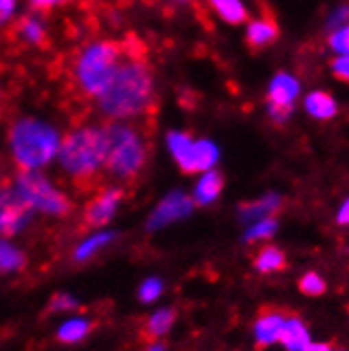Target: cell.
Instances as JSON below:
<instances>
[{
    "label": "cell",
    "instance_id": "3957f363",
    "mask_svg": "<svg viewBox=\"0 0 349 351\" xmlns=\"http://www.w3.org/2000/svg\"><path fill=\"white\" fill-rule=\"evenodd\" d=\"M132 45L117 40H93L79 49L72 62V81L83 97L97 99L106 91Z\"/></svg>",
    "mask_w": 349,
    "mask_h": 351
},
{
    "label": "cell",
    "instance_id": "cb8c5ba5",
    "mask_svg": "<svg viewBox=\"0 0 349 351\" xmlns=\"http://www.w3.org/2000/svg\"><path fill=\"white\" fill-rule=\"evenodd\" d=\"M110 239H112V233H97V235L89 237L85 243L79 245V250H77V254H74V258H77V261H87L91 254H95L97 250L102 247V245H106Z\"/></svg>",
    "mask_w": 349,
    "mask_h": 351
},
{
    "label": "cell",
    "instance_id": "6da1fadb",
    "mask_svg": "<svg viewBox=\"0 0 349 351\" xmlns=\"http://www.w3.org/2000/svg\"><path fill=\"white\" fill-rule=\"evenodd\" d=\"M155 104V77L148 62L130 49L106 91L97 97V110L117 123L138 119Z\"/></svg>",
    "mask_w": 349,
    "mask_h": 351
},
{
    "label": "cell",
    "instance_id": "74e56055",
    "mask_svg": "<svg viewBox=\"0 0 349 351\" xmlns=\"http://www.w3.org/2000/svg\"><path fill=\"white\" fill-rule=\"evenodd\" d=\"M178 3H184V0H178Z\"/></svg>",
    "mask_w": 349,
    "mask_h": 351
},
{
    "label": "cell",
    "instance_id": "4fadbf2b",
    "mask_svg": "<svg viewBox=\"0 0 349 351\" xmlns=\"http://www.w3.org/2000/svg\"><path fill=\"white\" fill-rule=\"evenodd\" d=\"M280 36V28L276 19L271 17H258L254 21L248 23V30H245V43L250 49L258 51V49H265L269 45H273Z\"/></svg>",
    "mask_w": 349,
    "mask_h": 351
},
{
    "label": "cell",
    "instance_id": "44dd1931",
    "mask_svg": "<svg viewBox=\"0 0 349 351\" xmlns=\"http://www.w3.org/2000/svg\"><path fill=\"white\" fill-rule=\"evenodd\" d=\"M254 267L261 273H276V271H282L286 267V256H284L282 250L273 247V245H267V247H263L261 252L256 254Z\"/></svg>",
    "mask_w": 349,
    "mask_h": 351
},
{
    "label": "cell",
    "instance_id": "ac0fdd59",
    "mask_svg": "<svg viewBox=\"0 0 349 351\" xmlns=\"http://www.w3.org/2000/svg\"><path fill=\"white\" fill-rule=\"evenodd\" d=\"M280 343H284L286 349L290 351H301L305 345H309V332L303 326V322L296 317L286 319L284 328L280 332Z\"/></svg>",
    "mask_w": 349,
    "mask_h": 351
},
{
    "label": "cell",
    "instance_id": "7c38bea8",
    "mask_svg": "<svg viewBox=\"0 0 349 351\" xmlns=\"http://www.w3.org/2000/svg\"><path fill=\"white\" fill-rule=\"evenodd\" d=\"M13 36L19 38L21 43H26L28 47H45L49 38L45 21L36 13L21 15L13 23Z\"/></svg>",
    "mask_w": 349,
    "mask_h": 351
},
{
    "label": "cell",
    "instance_id": "8fae6325",
    "mask_svg": "<svg viewBox=\"0 0 349 351\" xmlns=\"http://www.w3.org/2000/svg\"><path fill=\"white\" fill-rule=\"evenodd\" d=\"M123 199V191L112 186V189H104L99 191L91 202L87 204L85 212H83V227L85 229H99L115 216L119 204Z\"/></svg>",
    "mask_w": 349,
    "mask_h": 351
},
{
    "label": "cell",
    "instance_id": "d6a6232c",
    "mask_svg": "<svg viewBox=\"0 0 349 351\" xmlns=\"http://www.w3.org/2000/svg\"><path fill=\"white\" fill-rule=\"evenodd\" d=\"M15 11H17V0H0V28L11 23Z\"/></svg>",
    "mask_w": 349,
    "mask_h": 351
},
{
    "label": "cell",
    "instance_id": "e575fe53",
    "mask_svg": "<svg viewBox=\"0 0 349 351\" xmlns=\"http://www.w3.org/2000/svg\"><path fill=\"white\" fill-rule=\"evenodd\" d=\"M339 222H341V224H349V199L343 204V208H341V212H339Z\"/></svg>",
    "mask_w": 349,
    "mask_h": 351
},
{
    "label": "cell",
    "instance_id": "52a82bcc",
    "mask_svg": "<svg viewBox=\"0 0 349 351\" xmlns=\"http://www.w3.org/2000/svg\"><path fill=\"white\" fill-rule=\"evenodd\" d=\"M169 153L180 165L184 173H199L214 169L218 163V146L210 140H193L186 132H169L167 134Z\"/></svg>",
    "mask_w": 349,
    "mask_h": 351
},
{
    "label": "cell",
    "instance_id": "7402d4cb",
    "mask_svg": "<svg viewBox=\"0 0 349 351\" xmlns=\"http://www.w3.org/2000/svg\"><path fill=\"white\" fill-rule=\"evenodd\" d=\"M91 330V324L83 317H74L68 319L66 324H62V328L58 332V339L62 343H79L81 339L87 337V332Z\"/></svg>",
    "mask_w": 349,
    "mask_h": 351
},
{
    "label": "cell",
    "instance_id": "8992f818",
    "mask_svg": "<svg viewBox=\"0 0 349 351\" xmlns=\"http://www.w3.org/2000/svg\"><path fill=\"white\" fill-rule=\"evenodd\" d=\"M30 210L51 216H66L72 212V202L66 193H62L45 173L38 169L19 171L13 186Z\"/></svg>",
    "mask_w": 349,
    "mask_h": 351
},
{
    "label": "cell",
    "instance_id": "ffe728a7",
    "mask_svg": "<svg viewBox=\"0 0 349 351\" xmlns=\"http://www.w3.org/2000/svg\"><path fill=\"white\" fill-rule=\"evenodd\" d=\"M173 319H176V311H173V309H159L155 315H151V319H148V322L144 324L142 337H144L146 341H155V339H159L161 335H165V332L171 328Z\"/></svg>",
    "mask_w": 349,
    "mask_h": 351
},
{
    "label": "cell",
    "instance_id": "f1b7e54d",
    "mask_svg": "<svg viewBox=\"0 0 349 351\" xmlns=\"http://www.w3.org/2000/svg\"><path fill=\"white\" fill-rule=\"evenodd\" d=\"M161 290H163V286L159 280H146L140 286V298L144 300V303H151V300H155L161 294Z\"/></svg>",
    "mask_w": 349,
    "mask_h": 351
},
{
    "label": "cell",
    "instance_id": "603a6c76",
    "mask_svg": "<svg viewBox=\"0 0 349 351\" xmlns=\"http://www.w3.org/2000/svg\"><path fill=\"white\" fill-rule=\"evenodd\" d=\"M26 265V256H23L15 245L9 241L0 239V271L9 273V271H19Z\"/></svg>",
    "mask_w": 349,
    "mask_h": 351
},
{
    "label": "cell",
    "instance_id": "d590c367",
    "mask_svg": "<svg viewBox=\"0 0 349 351\" xmlns=\"http://www.w3.org/2000/svg\"><path fill=\"white\" fill-rule=\"evenodd\" d=\"M144 351H163V347H161V345H157V343H151V345H148Z\"/></svg>",
    "mask_w": 349,
    "mask_h": 351
},
{
    "label": "cell",
    "instance_id": "4dcf8cb0",
    "mask_svg": "<svg viewBox=\"0 0 349 351\" xmlns=\"http://www.w3.org/2000/svg\"><path fill=\"white\" fill-rule=\"evenodd\" d=\"M72 309H77V300H74L72 296H68V294L53 296L51 305H49V311H53V313H58V311H72Z\"/></svg>",
    "mask_w": 349,
    "mask_h": 351
},
{
    "label": "cell",
    "instance_id": "4316f807",
    "mask_svg": "<svg viewBox=\"0 0 349 351\" xmlns=\"http://www.w3.org/2000/svg\"><path fill=\"white\" fill-rule=\"evenodd\" d=\"M328 45L337 56H349V23L328 36Z\"/></svg>",
    "mask_w": 349,
    "mask_h": 351
},
{
    "label": "cell",
    "instance_id": "8d00e7d4",
    "mask_svg": "<svg viewBox=\"0 0 349 351\" xmlns=\"http://www.w3.org/2000/svg\"><path fill=\"white\" fill-rule=\"evenodd\" d=\"M3 104H5V95H3V87H0V112H3Z\"/></svg>",
    "mask_w": 349,
    "mask_h": 351
},
{
    "label": "cell",
    "instance_id": "d6986e66",
    "mask_svg": "<svg viewBox=\"0 0 349 351\" xmlns=\"http://www.w3.org/2000/svg\"><path fill=\"white\" fill-rule=\"evenodd\" d=\"M208 5L220 15L222 21L231 23V26H237L248 19V9L241 0H208Z\"/></svg>",
    "mask_w": 349,
    "mask_h": 351
},
{
    "label": "cell",
    "instance_id": "2e32d148",
    "mask_svg": "<svg viewBox=\"0 0 349 351\" xmlns=\"http://www.w3.org/2000/svg\"><path fill=\"white\" fill-rule=\"evenodd\" d=\"M224 180H222V173L216 169H208L204 171L202 180L197 182L195 193H193V202L195 206H210L212 202H216L218 195L222 193Z\"/></svg>",
    "mask_w": 349,
    "mask_h": 351
},
{
    "label": "cell",
    "instance_id": "1f68e13d",
    "mask_svg": "<svg viewBox=\"0 0 349 351\" xmlns=\"http://www.w3.org/2000/svg\"><path fill=\"white\" fill-rule=\"evenodd\" d=\"M30 7L36 11V13H49V11H53L58 7H64L68 5L70 0H28Z\"/></svg>",
    "mask_w": 349,
    "mask_h": 351
},
{
    "label": "cell",
    "instance_id": "e0dca14e",
    "mask_svg": "<svg viewBox=\"0 0 349 351\" xmlns=\"http://www.w3.org/2000/svg\"><path fill=\"white\" fill-rule=\"evenodd\" d=\"M305 110L311 119L328 121V119L337 117L339 104H337V99L326 91H311L305 95Z\"/></svg>",
    "mask_w": 349,
    "mask_h": 351
},
{
    "label": "cell",
    "instance_id": "9c48e42d",
    "mask_svg": "<svg viewBox=\"0 0 349 351\" xmlns=\"http://www.w3.org/2000/svg\"><path fill=\"white\" fill-rule=\"evenodd\" d=\"M32 210L13 186H0V237L19 233L30 222Z\"/></svg>",
    "mask_w": 349,
    "mask_h": 351
},
{
    "label": "cell",
    "instance_id": "277c9868",
    "mask_svg": "<svg viewBox=\"0 0 349 351\" xmlns=\"http://www.w3.org/2000/svg\"><path fill=\"white\" fill-rule=\"evenodd\" d=\"M60 134L49 123L32 117L17 119L9 130V146L19 171L40 169L58 157Z\"/></svg>",
    "mask_w": 349,
    "mask_h": 351
},
{
    "label": "cell",
    "instance_id": "ba28073f",
    "mask_svg": "<svg viewBox=\"0 0 349 351\" xmlns=\"http://www.w3.org/2000/svg\"><path fill=\"white\" fill-rule=\"evenodd\" d=\"M301 93V81L290 72H280L267 89V114L276 123H286L294 112V102Z\"/></svg>",
    "mask_w": 349,
    "mask_h": 351
},
{
    "label": "cell",
    "instance_id": "484cf974",
    "mask_svg": "<svg viewBox=\"0 0 349 351\" xmlns=\"http://www.w3.org/2000/svg\"><path fill=\"white\" fill-rule=\"evenodd\" d=\"M298 290L307 296H320L326 292V282H324L317 273H307L303 275V280L298 282Z\"/></svg>",
    "mask_w": 349,
    "mask_h": 351
},
{
    "label": "cell",
    "instance_id": "7a4b0ae2",
    "mask_svg": "<svg viewBox=\"0 0 349 351\" xmlns=\"http://www.w3.org/2000/svg\"><path fill=\"white\" fill-rule=\"evenodd\" d=\"M108 150V134L106 128L99 125H81L70 130L58 150V159L68 178L83 186H89L97 173L104 169Z\"/></svg>",
    "mask_w": 349,
    "mask_h": 351
},
{
    "label": "cell",
    "instance_id": "9a60e30c",
    "mask_svg": "<svg viewBox=\"0 0 349 351\" xmlns=\"http://www.w3.org/2000/svg\"><path fill=\"white\" fill-rule=\"evenodd\" d=\"M284 315L280 311H269V313H263L254 326V335H256V343L258 347H267V345H273L280 341V332L284 328Z\"/></svg>",
    "mask_w": 349,
    "mask_h": 351
},
{
    "label": "cell",
    "instance_id": "5bb4252c",
    "mask_svg": "<svg viewBox=\"0 0 349 351\" xmlns=\"http://www.w3.org/2000/svg\"><path fill=\"white\" fill-rule=\"evenodd\" d=\"M282 206V197L280 195H265L256 202H250V204H243L239 206V220L241 222H248V224H254L258 220H265V218H271L276 214Z\"/></svg>",
    "mask_w": 349,
    "mask_h": 351
},
{
    "label": "cell",
    "instance_id": "30bf717a",
    "mask_svg": "<svg viewBox=\"0 0 349 351\" xmlns=\"http://www.w3.org/2000/svg\"><path fill=\"white\" fill-rule=\"evenodd\" d=\"M193 208H195L193 197H189V195H184L180 191H173L155 208L151 218H148V229L159 231V229L167 227V224H171V222L186 218L193 212Z\"/></svg>",
    "mask_w": 349,
    "mask_h": 351
},
{
    "label": "cell",
    "instance_id": "f546056e",
    "mask_svg": "<svg viewBox=\"0 0 349 351\" xmlns=\"http://www.w3.org/2000/svg\"><path fill=\"white\" fill-rule=\"evenodd\" d=\"M330 70L339 81L349 83V56H337L330 62Z\"/></svg>",
    "mask_w": 349,
    "mask_h": 351
},
{
    "label": "cell",
    "instance_id": "836d02e7",
    "mask_svg": "<svg viewBox=\"0 0 349 351\" xmlns=\"http://www.w3.org/2000/svg\"><path fill=\"white\" fill-rule=\"evenodd\" d=\"M301 351H333V349H330V345H326V343H309V345H305Z\"/></svg>",
    "mask_w": 349,
    "mask_h": 351
},
{
    "label": "cell",
    "instance_id": "d4e9b609",
    "mask_svg": "<svg viewBox=\"0 0 349 351\" xmlns=\"http://www.w3.org/2000/svg\"><path fill=\"white\" fill-rule=\"evenodd\" d=\"M278 229V220L276 218H265V220H258L254 222L250 229H248L245 233V241H258V239H267L271 237L273 233H276Z\"/></svg>",
    "mask_w": 349,
    "mask_h": 351
},
{
    "label": "cell",
    "instance_id": "83f0119b",
    "mask_svg": "<svg viewBox=\"0 0 349 351\" xmlns=\"http://www.w3.org/2000/svg\"><path fill=\"white\" fill-rule=\"evenodd\" d=\"M347 23H349V5L343 3V5H339V7H335V9L330 11V15H328V19H326V30H328V34H330V32H335V30L347 26Z\"/></svg>",
    "mask_w": 349,
    "mask_h": 351
},
{
    "label": "cell",
    "instance_id": "5b68a950",
    "mask_svg": "<svg viewBox=\"0 0 349 351\" xmlns=\"http://www.w3.org/2000/svg\"><path fill=\"white\" fill-rule=\"evenodd\" d=\"M108 150L104 169L119 180H136L148 159V144L144 134L125 123L106 125Z\"/></svg>",
    "mask_w": 349,
    "mask_h": 351
}]
</instances>
